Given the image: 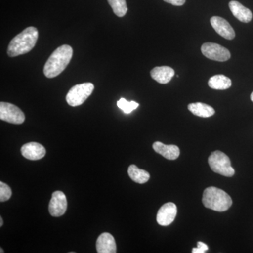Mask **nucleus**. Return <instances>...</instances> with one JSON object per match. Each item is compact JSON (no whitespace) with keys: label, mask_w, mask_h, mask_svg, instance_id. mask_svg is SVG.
<instances>
[{"label":"nucleus","mask_w":253,"mask_h":253,"mask_svg":"<svg viewBox=\"0 0 253 253\" xmlns=\"http://www.w3.org/2000/svg\"><path fill=\"white\" fill-rule=\"evenodd\" d=\"M38 39V31L36 28L28 27L14 37L8 46L7 54L10 57H16L27 54L36 46Z\"/></svg>","instance_id":"2"},{"label":"nucleus","mask_w":253,"mask_h":253,"mask_svg":"<svg viewBox=\"0 0 253 253\" xmlns=\"http://www.w3.org/2000/svg\"><path fill=\"white\" fill-rule=\"evenodd\" d=\"M11 195L12 191L11 188L2 181H0V201L4 202L8 201L11 197Z\"/></svg>","instance_id":"21"},{"label":"nucleus","mask_w":253,"mask_h":253,"mask_svg":"<svg viewBox=\"0 0 253 253\" xmlns=\"http://www.w3.org/2000/svg\"><path fill=\"white\" fill-rule=\"evenodd\" d=\"M165 2L172 4L173 6H181L185 4L186 0H163Z\"/></svg>","instance_id":"23"},{"label":"nucleus","mask_w":253,"mask_h":253,"mask_svg":"<svg viewBox=\"0 0 253 253\" xmlns=\"http://www.w3.org/2000/svg\"><path fill=\"white\" fill-rule=\"evenodd\" d=\"M128 174L131 180L138 184H144L150 179V174L144 169H139L135 165H131L128 168Z\"/></svg>","instance_id":"18"},{"label":"nucleus","mask_w":253,"mask_h":253,"mask_svg":"<svg viewBox=\"0 0 253 253\" xmlns=\"http://www.w3.org/2000/svg\"><path fill=\"white\" fill-rule=\"evenodd\" d=\"M0 119L15 125H21L26 119L24 113L19 108L10 103H0Z\"/></svg>","instance_id":"6"},{"label":"nucleus","mask_w":253,"mask_h":253,"mask_svg":"<svg viewBox=\"0 0 253 253\" xmlns=\"http://www.w3.org/2000/svg\"><path fill=\"white\" fill-rule=\"evenodd\" d=\"M208 86L216 90H225L231 86V81L224 75H216L210 78Z\"/></svg>","instance_id":"17"},{"label":"nucleus","mask_w":253,"mask_h":253,"mask_svg":"<svg viewBox=\"0 0 253 253\" xmlns=\"http://www.w3.org/2000/svg\"><path fill=\"white\" fill-rule=\"evenodd\" d=\"M174 71L169 66H158L151 70V76L161 84H167L174 77Z\"/></svg>","instance_id":"15"},{"label":"nucleus","mask_w":253,"mask_h":253,"mask_svg":"<svg viewBox=\"0 0 253 253\" xmlns=\"http://www.w3.org/2000/svg\"><path fill=\"white\" fill-rule=\"evenodd\" d=\"M71 46L64 44L58 47L49 56L44 66V74L46 78H54L66 69L73 57Z\"/></svg>","instance_id":"1"},{"label":"nucleus","mask_w":253,"mask_h":253,"mask_svg":"<svg viewBox=\"0 0 253 253\" xmlns=\"http://www.w3.org/2000/svg\"><path fill=\"white\" fill-rule=\"evenodd\" d=\"M208 250L207 245L204 243L199 241L197 243V248H194L192 249L193 253H206Z\"/></svg>","instance_id":"22"},{"label":"nucleus","mask_w":253,"mask_h":253,"mask_svg":"<svg viewBox=\"0 0 253 253\" xmlns=\"http://www.w3.org/2000/svg\"><path fill=\"white\" fill-rule=\"evenodd\" d=\"M208 163L213 172L221 175L231 177L235 174V170L231 167L229 158L220 151H215L208 158Z\"/></svg>","instance_id":"4"},{"label":"nucleus","mask_w":253,"mask_h":253,"mask_svg":"<svg viewBox=\"0 0 253 253\" xmlns=\"http://www.w3.org/2000/svg\"><path fill=\"white\" fill-rule=\"evenodd\" d=\"M153 148L156 153L161 155L166 159L174 161L179 158L180 154L179 147L175 145H166L160 141H156L153 144Z\"/></svg>","instance_id":"13"},{"label":"nucleus","mask_w":253,"mask_h":253,"mask_svg":"<svg viewBox=\"0 0 253 253\" xmlns=\"http://www.w3.org/2000/svg\"><path fill=\"white\" fill-rule=\"evenodd\" d=\"M96 251L99 253H116L117 252L116 241L109 233H103L96 241Z\"/></svg>","instance_id":"12"},{"label":"nucleus","mask_w":253,"mask_h":253,"mask_svg":"<svg viewBox=\"0 0 253 253\" xmlns=\"http://www.w3.org/2000/svg\"><path fill=\"white\" fill-rule=\"evenodd\" d=\"M201 51L208 59L219 62H224L231 58L229 50L216 43H204L201 46Z\"/></svg>","instance_id":"7"},{"label":"nucleus","mask_w":253,"mask_h":253,"mask_svg":"<svg viewBox=\"0 0 253 253\" xmlns=\"http://www.w3.org/2000/svg\"><path fill=\"white\" fill-rule=\"evenodd\" d=\"M3 225V219L2 217H0V226H2Z\"/></svg>","instance_id":"24"},{"label":"nucleus","mask_w":253,"mask_h":253,"mask_svg":"<svg viewBox=\"0 0 253 253\" xmlns=\"http://www.w3.org/2000/svg\"><path fill=\"white\" fill-rule=\"evenodd\" d=\"M117 106L120 109L122 110L123 112L126 113V114H129V113L132 112L134 110L137 109L139 104L135 101H128L124 98H121L119 101H118Z\"/></svg>","instance_id":"20"},{"label":"nucleus","mask_w":253,"mask_h":253,"mask_svg":"<svg viewBox=\"0 0 253 253\" xmlns=\"http://www.w3.org/2000/svg\"><path fill=\"white\" fill-rule=\"evenodd\" d=\"M94 89V85L91 83H84L73 86L67 95L66 101L68 105L73 107L81 106L91 94Z\"/></svg>","instance_id":"5"},{"label":"nucleus","mask_w":253,"mask_h":253,"mask_svg":"<svg viewBox=\"0 0 253 253\" xmlns=\"http://www.w3.org/2000/svg\"><path fill=\"white\" fill-rule=\"evenodd\" d=\"M229 6L234 17L241 22L248 23L252 21L253 14L251 10L245 7L239 1L233 0L229 2Z\"/></svg>","instance_id":"14"},{"label":"nucleus","mask_w":253,"mask_h":253,"mask_svg":"<svg viewBox=\"0 0 253 253\" xmlns=\"http://www.w3.org/2000/svg\"><path fill=\"white\" fill-rule=\"evenodd\" d=\"M21 151L23 157L31 161L42 159L46 154L45 148L37 142H30L23 145Z\"/></svg>","instance_id":"11"},{"label":"nucleus","mask_w":253,"mask_h":253,"mask_svg":"<svg viewBox=\"0 0 253 253\" xmlns=\"http://www.w3.org/2000/svg\"><path fill=\"white\" fill-rule=\"evenodd\" d=\"M113 13L118 17H123L127 12L126 0H107Z\"/></svg>","instance_id":"19"},{"label":"nucleus","mask_w":253,"mask_h":253,"mask_svg":"<svg viewBox=\"0 0 253 253\" xmlns=\"http://www.w3.org/2000/svg\"><path fill=\"white\" fill-rule=\"evenodd\" d=\"M177 214V208L174 203L163 205L157 213L156 220L160 225L166 226L172 224Z\"/></svg>","instance_id":"9"},{"label":"nucleus","mask_w":253,"mask_h":253,"mask_svg":"<svg viewBox=\"0 0 253 253\" xmlns=\"http://www.w3.org/2000/svg\"><path fill=\"white\" fill-rule=\"evenodd\" d=\"M67 205V199L64 193L61 191H55L49 202L50 214L55 217H61L66 212Z\"/></svg>","instance_id":"8"},{"label":"nucleus","mask_w":253,"mask_h":253,"mask_svg":"<svg viewBox=\"0 0 253 253\" xmlns=\"http://www.w3.org/2000/svg\"><path fill=\"white\" fill-rule=\"evenodd\" d=\"M188 109L195 116L201 118L211 117L215 113V111L212 106L201 102L189 104Z\"/></svg>","instance_id":"16"},{"label":"nucleus","mask_w":253,"mask_h":253,"mask_svg":"<svg viewBox=\"0 0 253 253\" xmlns=\"http://www.w3.org/2000/svg\"><path fill=\"white\" fill-rule=\"evenodd\" d=\"M251 101H252L253 102V91L252 93H251Z\"/></svg>","instance_id":"25"},{"label":"nucleus","mask_w":253,"mask_h":253,"mask_svg":"<svg viewBox=\"0 0 253 253\" xmlns=\"http://www.w3.org/2000/svg\"><path fill=\"white\" fill-rule=\"evenodd\" d=\"M202 201L205 207L217 212H224L232 205L231 196L223 190L214 186L205 189Z\"/></svg>","instance_id":"3"},{"label":"nucleus","mask_w":253,"mask_h":253,"mask_svg":"<svg viewBox=\"0 0 253 253\" xmlns=\"http://www.w3.org/2000/svg\"><path fill=\"white\" fill-rule=\"evenodd\" d=\"M0 253H4V251H3L2 249H0Z\"/></svg>","instance_id":"26"},{"label":"nucleus","mask_w":253,"mask_h":253,"mask_svg":"<svg viewBox=\"0 0 253 253\" xmlns=\"http://www.w3.org/2000/svg\"><path fill=\"white\" fill-rule=\"evenodd\" d=\"M211 23L217 34L225 39L231 41L235 38L236 33L234 28L231 27L229 23L224 18L219 16H213L211 18Z\"/></svg>","instance_id":"10"}]
</instances>
